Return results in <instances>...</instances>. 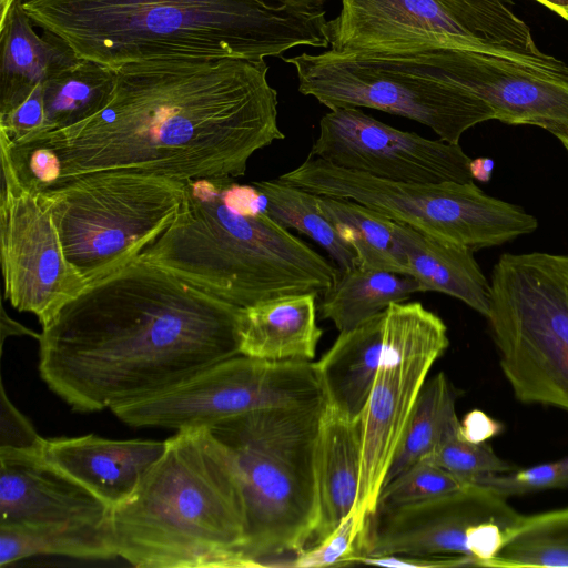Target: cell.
Returning <instances> with one entry per match:
<instances>
[{
	"label": "cell",
	"mask_w": 568,
	"mask_h": 568,
	"mask_svg": "<svg viewBox=\"0 0 568 568\" xmlns=\"http://www.w3.org/2000/svg\"><path fill=\"white\" fill-rule=\"evenodd\" d=\"M267 71L264 60L233 58L129 63L98 113L18 144L51 150L59 181L110 170L239 178L255 152L285 138Z\"/></svg>",
	"instance_id": "6da1fadb"
},
{
	"label": "cell",
	"mask_w": 568,
	"mask_h": 568,
	"mask_svg": "<svg viewBox=\"0 0 568 568\" xmlns=\"http://www.w3.org/2000/svg\"><path fill=\"white\" fill-rule=\"evenodd\" d=\"M240 310L138 257L42 327L39 373L72 410L112 409L240 354Z\"/></svg>",
	"instance_id": "7a4b0ae2"
},
{
	"label": "cell",
	"mask_w": 568,
	"mask_h": 568,
	"mask_svg": "<svg viewBox=\"0 0 568 568\" xmlns=\"http://www.w3.org/2000/svg\"><path fill=\"white\" fill-rule=\"evenodd\" d=\"M327 0H26L32 22L112 71L169 59L280 57L327 48Z\"/></svg>",
	"instance_id": "3957f363"
},
{
	"label": "cell",
	"mask_w": 568,
	"mask_h": 568,
	"mask_svg": "<svg viewBox=\"0 0 568 568\" xmlns=\"http://www.w3.org/2000/svg\"><path fill=\"white\" fill-rule=\"evenodd\" d=\"M134 494L110 510L116 556L139 568H247L234 460L207 426L185 427Z\"/></svg>",
	"instance_id": "277c9868"
},
{
	"label": "cell",
	"mask_w": 568,
	"mask_h": 568,
	"mask_svg": "<svg viewBox=\"0 0 568 568\" xmlns=\"http://www.w3.org/2000/svg\"><path fill=\"white\" fill-rule=\"evenodd\" d=\"M139 258L239 308L290 294L323 295L339 274L267 214L232 210L217 178L185 182L174 221Z\"/></svg>",
	"instance_id": "5b68a950"
},
{
	"label": "cell",
	"mask_w": 568,
	"mask_h": 568,
	"mask_svg": "<svg viewBox=\"0 0 568 568\" xmlns=\"http://www.w3.org/2000/svg\"><path fill=\"white\" fill-rule=\"evenodd\" d=\"M325 400L253 410L209 426L231 454L246 511L248 567H288L317 520L316 450ZM290 564V567H291Z\"/></svg>",
	"instance_id": "8992f818"
},
{
	"label": "cell",
	"mask_w": 568,
	"mask_h": 568,
	"mask_svg": "<svg viewBox=\"0 0 568 568\" xmlns=\"http://www.w3.org/2000/svg\"><path fill=\"white\" fill-rule=\"evenodd\" d=\"M283 60L298 91L328 109L368 108L414 120L459 144L470 128L495 120L490 105L455 81L452 49L355 51L329 49Z\"/></svg>",
	"instance_id": "52a82bcc"
},
{
	"label": "cell",
	"mask_w": 568,
	"mask_h": 568,
	"mask_svg": "<svg viewBox=\"0 0 568 568\" xmlns=\"http://www.w3.org/2000/svg\"><path fill=\"white\" fill-rule=\"evenodd\" d=\"M185 182L124 170L74 175L39 192L84 285L136 260L174 221Z\"/></svg>",
	"instance_id": "ba28073f"
},
{
	"label": "cell",
	"mask_w": 568,
	"mask_h": 568,
	"mask_svg": "<svg viewBox=\"0 0 568 568\" xmlns=\"http://www.w3.org/2000/svg\"><path fill=\"white\" fill-rule=\"evenodd\" d=\"M485 317L515 397L568 412V255H500Z\"/></svg>",
	"instance_id": "9c48e42d"
},
{
	"label": "cell",
	"mask_w": 568,
	"mask_h": 568,
	"mask_svg": "<svg viewBox=\"0 0 568 568\" xmlns=\"http://www.w3.org/2000/svg\"><path fill=\"white\" fill-rule=\"evenodd\" d=\"M331 47L355 51H475L531 64L565 62L538 49L513 0H342Z\"/></svg>",
	"instance_id": "30bf717a"
},
{
	"label": "cell",
	"mask_w": 568,
	"mask_h": 568,
	"mask_svg": "<svg viewBox=\"0 0 568 568\" xmlns=\"http://www.w3.org/2000/svg\"><path fill=\"white\" fill-rule=\"evenodd\" d=\"M281 182L317 195L357 202L396 222L474 252L503 245L538 227L523 207L484 193L474 181L405 183L308 156Z\"/></svg>",
	"instance_id": "8fae6325"
},
{
	"label": "cell",
	"mask_w": 568,
	"mask_h": 568,
	"mask_svg": "<svg viewBox=\"0 0 568 568\" xmlns=\"http://www.w3.org/2000/svg\"><path fill=\"white\" fill-rule=\"evenodd\" d=\"M449 345L447 327L419 302L385 310L384 342L372 393L362 415V471L355 510L366 517L433 364Z\"/></svg>",
	"instance_id": "7c38bea8"
},
{
	"label": "cell",
	"mask_w": 568,
	"mask_h": 568,
	"mask_svg": "<svg viewBox=\"0 0 568 568\" xmlns=\"http://www.w3.org/2000/svg\"><path fill=\"white\" fill-rule=\"evenodd\" d=\"M324 400L313 362L243 354L215 363L156 395L112 408L133 427L179 430L244 413Z\"/></svg>",
	"instance_id": "4fadbf2b"
},
{
	"label": "cell",
	"mask_w": 568,
	"mask_h": 568,
	"mask_svg": "<svg viewBox=\"0 0 568 568\" xmlns=\"http://www.w3.org/2000/svg\"><path fill=\"white\" fill-rule=\"evenodd\" d=\"M520 516L507 498L480 486L413 507L375 509L353 564L357 557L408 556L487 567Z\"/></svg>",
	"instance_id": "5bb4252c"
},
{
	"label": "cell",
	"mask_w": 568,
	"mask_h": 568,
	"mask_svg": "<svg viewBox=\"0 0 568 568\" xmlns=\"http://www.w3.org/2000/svg\"><path fill=\"white\" fill-rule=\"evenodd\" d=\"M1 266L4 298L45 327L84 283L65 260L52 215L39 192L24 186L1 152Z\"/></svg>",
	"instance_id": "9a60e30c"
},
{
	"label": "cell",
	"mask_w": 568,
	"mask_h": 568,
	"mask_svg": "<svg viewBox=\"0 0 568 568\" xmlns=\"http://www.w3.org/2000/svg\"><path fill=\"white\" fill-rule=\"evenodd\" d=\"M311 155L344 169L405 183L474 181L459 144L402 131L361 108H336L320 121Z\"/></svg>",
	"instance_id": "2e32d148"
},
{
	"label": "cell",
	"mask_w": 568,
	"mask_h": 568,
	"mask_svg": "<svg viewBox=\"0 0 568 568\" xmlns=\"http://www.w3.org/2000/svg\"><path fill=\"white\" fill-rule=\"evenodd\" d=\"M456 82L486 101L495 120L535 125L568 151V65L547 67L453 49Z\"/></svg>",
	"instance_id": "e0dca14e"
},
{
	"label": "cell",
	"mask_w": 568,
	"mask_h": 568,
	"mask_svg": "<svg viewBox=\"0 0 568 568\" xmlns=\"http://www.w3.org/2000/svg\"><path fill=\"white\" fill-rule=\"evenodd\" d=\"M110 510L42 452L0 449V527L97 525L110 520Z\"/></svg>",
	"instance_id": "ac0fdd59"
},
{
	"label": "cell",
	"mask_w": 568,
	"mask_h": 568,
	"mask_svg": "<svg viewBox=\"0 0 568 568\" xmlns=\"http://www.w3.org/2000/svg\"><path fill=\"white\" fill-rule=\"evenodd\" d=\"M165 447V440H118L90 434L44 439L42 455L112 508L134 494Z\"/></svg>",
	"instance_id": "d6986e66"
},
{
	"label": "cell",
	"mask_w": 568,
	"mask_h": 568,
	"mask_svg": "<svg viewBox=\"0 0 568 568\" xmlns=\"http://www.w3.org/2000/svg\"><path fill=\"white\" fill-rule=\"evenodd\" d=\"M36 26L17 0L0 16V115L29 98L58 72L80 61L57 34Z\"/></svg>",
	"instance_id": "ffe728a7"
},
{
	"label": "cell",
	"mask_w": 568,
	"mask_h": 568,
	"mask_svg": "<svg viewBox=\"0 0 568 568\" xmlns=\"http://www.w3.org/2000/svg\"><path fill=\"white\" fill-rule=\"evenodd\" d=\"M362 471V424L325 407L316 450L317 520L306 549L325 540L356 506Z\"/></svg>",
	"instance_id": "44dd1931"
},
{
	"label": "cell",
	"mask_w": 568,
	"mask_h": 568,
	"mask_svg": "<svg viewBox=\"0 0 568 568\" xmlns=\"http://www.w3.org/2000/svg\"><path fill=\"white\" fill-rule=\"evenodd\" d=\"M314 292L290 294L241 308L240 354L266 361L312 362L323 334Z\"/></svg>",
	"instance_id": "7402d4cb"
},
{
	"label": "cell",
	"mask_w": 568,
	"mask_h": 568,
	"mask_svg": "<svg viewBox=\"0 0 568 568\" xmlns=\"http://www.w3.org/2000/svg\"><path fill=\"white\" fill-rule=\"evenodd\" d=\"M385 311L339 332L332 347L314 363L326 408L356 422L368 403L384 342Z\"/></svg>",
	"instance_id": "603a6c76"
},
{
	"label": "cell",
	"mask_w": 568,
	"mask_h": 568,
	"mask_svg": "<svg viewBox=\"0 0 568 568\" xmlns=\"http://www.w3.org/2000/svg\"><path fill=\"white\" fill-rule=\"evenodd\" d=\"M394 237L419 292H439L486 316L489 282L469 247L395 221Z\"/></svg>",
	"instance_id": "cb8c5ba5"
},
{
	"label": "cell",
	"mask_w": 568,
	"mask_h": 568,
	"mask_svg": "<svg viewBox=\"0 0 568 568\" xmlns=\"http://www.w3.org/2000/svg\"><path fill=\"white\" fill-rule=\"evenodd\" d=\"M419 292L407 274L355 266L339 271L333 286L323 294L317 311L342 332L354 328L384 312L390 304L405 302Z\"/></svg>",
	"instance_id": "d4e9b609"
},
{
	"label": "cell",
	"mask_w": 568,
	"mask_h": 568,
	"mask_svg": "<svg viewBox=\"0 0 568 568\" xmlns=\"http://www.w3.org/2000/svg\"><path fill=\"white\" fill-rule=\"evenodd\" d=\"M456 397V390L444 373H438L425 382L400 437L384 485L422 459L429 457L448 435L459 429L460 420L455 408Z\"/></svg>",
	"instance_id": "484cf974"
},
{
	"label": "cell",
	"mask_w": 568,
	"mask_h": 568,
	"mask_svg": "<svg viewBox=\"0 0 568 568\" xmlns=\"http://www.w3.org/2000/svg\"><path fill=\"white\" fill-rule=\"evenodd\" d=\"M321 211L354 248L361 267L407 274L394 237L395 221L357 202L317 195Z\"/></svg>",
	"instance_id": "4316f807"
},
{
	"label": "cell",
	"mask_w": 568,
	"mask_h": 568,
	"mask_svg": "<svg viewBox=\"0 0 568 568\" xmlns=\"http://www.w3.org/2000/svg\"><path fill=\"white\" fill-rule=\"evenodd\" d=\"M39 555L87 560L118 557L110 520L97 525L24 528L0 527V567Z\"/></svg>",
	"instance_id": "83f0119b"
},
{
	"label": "cell",
	"mask_w": 568,
	"mask_h": 568,
	"mask_svg": "<svg viewBox=\"0 0 568 568\" xmlns=\"http://www.w3.org/2000/svg\"><path fill=\"white\" fill-rule=\"evenodd\" d=\"M113 87L114 71L83 59L52 75L42 88V133L74 125L94 115L108 103Z\"/></svg>",
	"instance_id": "f1b7e54d"
},
{
	"label": "cell",
	"mask_w": 568,
	"mask_h": 568,
	"mask_svg": "<svg viewBox=\"0 0 568 568\" xmlns=\"http://www.w3.org/2000/svg\"><path fill=\"white\" fill-rule=\"evenodd\" d=\"M265 196V214L286 229H294L321 245L346 271L358 265L354 248L321 211L317 194L276 180L252 182Z\"/></svg>",
	"instance_id": "f546056e"
},
{
	"label": "cell",
	"mask_w": 568,
	"mask_h": 568,
	"mask_svg": "<svg viewBox=\"0 0 568 568\" xmlns=\"http://www.w3.org/2000/svg\"><path fill=\"white\" fill-rule=\"evenodd\" d=\"M487 567H568V507L521 515Z\"/></svg>",
	"instance_id": "4dcf8cb0"
},
{
	"label": "cell",
	"mask_w": 568,
	"mask_h": 568,
	"mask_svg": "<svg viewBox=\"0 0 568 568\" xmlns=\"http://www.w3.org/2000/svg\"><path fill=\"white\" fill-rule=\"evenodd\" d=\"M468 487L470 486L426 457L383 486L375 509L413 507L454 495Z\"/></svg>",
	"instance_id": "1f68e13d"
},
{
	"label": "cell",
	"mask_w": 568,
	"mask_h": 568,
	"mask_svg": "<svg viewBox=\"0 0 568 568\" xmlns=\"http://www.w3.org/2000/svg\"><path fill=\"white\" fill-rule=\"evenodd\" d=\"M429 458L467 486H474L485 476L514 469L513 465L497 456L487 442L468 443L459 436V429L448 435Z\"/></svg>",
	"instance_id": "d6a6232c"
},
{
	"label": "cell",
	"mask_w": 568,
	"mask_h": 568,
	"mask_svg": "<svg viewBox=\"0 0 568 568\" xmlns=\"http://www.w3.org/2000/svg\"><path fill=\"white\" fill-rule=\"evenodd\" d=\"M474 486L505 498L568 487V457L480 478Z\"/></svg>",
	"instance_id": "836d02e7"
},
{
	"label": "cell",
	"mask_w": 568,
	"mask_h": 568,
	"mask_svg": "<svg viewBox=\"0 0 568 568\" xmlns=\"http://www.w3.org/2000/svg\"><path fill=\"white\" fill-rule=\"evenodd\" d=\"M365 518L355 509L322 542L298 554L291 564L295 568H320L353 565L358 536Z\"/></svg>",
	"instance_id": "e575fe53"
},
{
	"label": "cell",
	"mask_w": 568,
	"mask_h": 568,
	"mask_svg": "<svg viewBox=\"0 0 568 568\" xmlns=\"http://www.w3.org/2000/svg\"><path fill=\"white\" fill-rule=\"evenodd\" d=\"M0 449L42 452L44 438L38 435L29 419L8 399L1 384Z\"/></svg>",
	"instance_id": "d590c367"
},
{
	"label": "cell",
	"mask_w": 568,
	"mask_h": 568,
	"mask_svg": "<svg viewBox=\"0 0 568 568\" xmlns=\"http://www.w3.org/2000/svg\"><path fill=\"white\" fill-rule=\"evenodd\" d=\"M504 424L480 409L468 412L459 425V436L474 444L486 443L504 432Z\"/></svg>",
	"instance_id": "8d00e7d4"
},
{
	"label": "cell",
	"mask_w": 568,
	"mask_h": 568,
	"mask_svg": "<svg viewBox=\"0 0 568 568\" xmlns=\"http://www.w3.org/2000/svg\"><path fill=\"white\" fill-rule=\"evenodd\" d=\"M495 162L487 156L471 159L469 162V172L473 180L481 183H488L491 180Z\"/></svg>",
	"instance_id": "74e56055"
},
{
	"label": "cell",
	"mask_w": 568,
	"mask_h": 568,
	"mask_svg": "<svg viewBox=\"0 0 568 568\" xmlns=\"http://www.w3.org/2000/svg\"><path fill=\"white\" fill-rule=\"evenodd\" d=\"M10 335H29L33 338L40 339L41 334H37L33 331L24 327L23 325L14 322L11 320L4 312V308H2L1 312V347L3 345V342L6 337Z\"/></svg>",
	"instance_id": "f35d334b"
},
{
	"label": "cell",
	"mask_w": 568,
	"mask_h": 568,
	"mask_svg": "<svg viewBox=\"0 0 568 568\" xmlns=\"http://www.w3.org/2000/svg\"><path fill=\"white\" fill-rule=\"evenodd\" d=\"M568 21V0H536Z\"/></svg>",
	"instance_id": "ab89813d"
},
{
	"label": "cell",
	"mask_w": 568,
	"mask_h": 568,
	"mask_svg": "<svg viewBox=\"0 0 568 568\" xmlns=\"http://www.w3.org/2000/svg\"><path fill=\"white\" fill-rule=\"evenodd\" d=\"M17 0H0V16L4 14ZM26 1V0H20Z\"/></svg>",
	"instance_id": "60d3db41"
},
{
	"label": "cell",
	"mask_w": 568,
	"mask_h": 568,
	"mask_svg": "<svg viewBox=\"0 0 568 568\" xmlns=\"http://www.w3.org/2000/svg\"><path fill=\"white\" fill-rule=\"evenodd\" d=\"M568 152V151H567Z\"/></svg>",
	"instance_id": "b9f144b4"
}]
</instances>
